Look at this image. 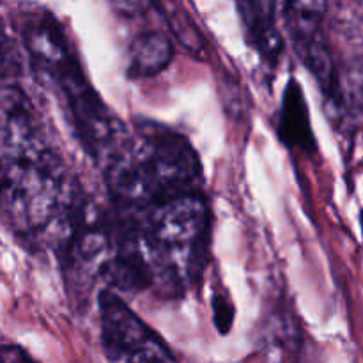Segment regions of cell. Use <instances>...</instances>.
Listing matches in <instances>:
<instances>
[{
    "instance_id": "obj_14",
    "label": "cell",
    "mask_w": 363,
    "mask_h": 363,
    "mask_svg": "<svg viewBox=\"0 0 363 363\" xmlns=\"http://www.w3.org/2000/svg\"><path fill=\"white\" fill-rule=\"evenodd\" d=\"M152 0H110L117 14L124 18H138L151 9Z\"/></svg>"
},
{
    "instance_id": "obj_3",
    "label": "cell",
    "mask_w": 363,
    "mask_h": 363,
    "mask_svg": "<svg viewBox=\"0 0 363 363\" xmlns=\"http://www.w3.org/2000/svg\"><path fill=\"white\" fill-rule=\"evenodd\" d=\"M18 28L32 69L55 89L82 147L101 165L126 126L92 87L62 23L48 9H23Z\"/></svg>"
},
{
    "instance_id": "obj_15",
    "label": "cell",
    "mask_w": 363,
    "mask_h": 363,
    "mask_svg": "<svg viewBox=\"0 0 363 363\" xmlns=\"http://www.w3.org/2000/svg\"><path fill=\"white\" fill-rule=\"evenodd\" d=\"M34 358L20 346H0V362H30Z\"/></svg>"
},
{
    "instance_id": "obj_13",
    "label": "cell",
    "mask_w": 363,
    "mask_h": 363,
    "mask_svg": "<svg viewBox=\"0 0 363 363\" xmlns=\"http://www.w3.org/2000/svg\"><path fill=\"white\" fill-rule=\"evenodd\" d=\"M211 305H213V321H215L216 330H218L222 335H227V333L230 332V328H233L234 314H236L229 294L218 291V293H215V296H213Z\"/></svg>"
},
{
    "instance_id": "obj_1",
    "label": "cell",
    "mask_w": 363,
    "mask_h": 363,
    "mask_svg": "<svg viewBox=\"0 0 363 363\" xmlns=\"http://www.w3.org/2000/svg\"><path fill=\"white\" fill-rule=\"evenodd\" d=\"M87 202L82 184L52 145L0 165V218L28 252H59Z\"/></svg>"
},
{
    "instance_id": "obj_5",
    "label": "cell",
    "mask_w": 363,
    "mask_h": 363,
    "mask_svg": "<svg viewBox=\"0 0 363 363\" xmlns=\"http://www.w3.org/2000/svg\"><path fill=\"white\" fill-rule=\"evenodd\" d=\"M101 319V344L112 362H174L165 340L145 325L113 289L98 296Z\"/></svg>"
},
{
    "instance_id": "obj_7",
    "label": "cell",
    "mask_w": 363,
    "mask_h": 363,
    "mask_svg": "<svg viewBox=\"0 0 363 363\" xmlns=\"http://www.w3.org/2000/svg\"><path fill=\"white\" fill-rule=\"evenodd\" d=\"M245 32L262 62L275 67L284 52V39L277 28L279 0H236Z\"/></svg>"
},
{
    "instance_id": "obj_8",
    "label": "cell",
    "mask_w": 363,
    "mask_h": 363,
    "mask_svg": "<svg viewBox=\"0 0 363 363\" xmlns=\"http://www.w3.org/2000/svg\"><path fill=\"white\" fill-rule=\"evenodd\" d=\"M277 133L286 147L298 149L308 155L318 151V142L314 138L311 116H308V105L305 101L303 89L296 78H289L284 89Z\"/></svg>"
},
{
    "instance_id": "obj_2",
    "label": "cell",
    "mask_w": 363,
    "mask_h": 363,
    "mask_svg": "<svg viewBox=\"0 0 363 363\" xmlns=\"http://www.w3.org/2000/svg\"><path fill=\"white\" fill-rule=\"evenodd\" d=\"M112 208L140 211L179 191L202 188V163L184 135L155 121L124 131L101 163Z\"/></svg>"
},
{
    "instance_id": "obj_6",
    "label": "cell",
    "mask_w": 363,
    "mask_h": 363,
    "mask_svg": "<svg viewBox=\"0 0 363 363\" xmlns=\"http://www.w3.org/2000/svg\"><path fill=\"white\" fill-rule=\"evenodd\" d=\"M39 113L18 84H0V165L46 147Z\"/></svg>"
},
{
    "instance_id": "obj_12",
    "label": "cell",
    "mask_w": 363,
    "mask_h": 363,
    "mask_svg": "<svg viewBox=\"0 0 363 363\" xmlns=\"http://www.w3.org/2000/svg\"><path fill=\"white\" fill-rule=\"evenodd\" d=\"M163 16H167V20H169V25L170 28H172V32L176 34V38L179 39L181 45L184 46V48H188L190 52H201L202 46H204V43H202V35L199 34L197 27L195 25H191L190 18L186 16L184 13H181V11H163Z\"/></svg>"
},
{
    "instance_id": "obj_4",
    "label": "cell",
    "mask_w": 363,
    "mask_h": 363,
    "mask_svg": "<svg viewBox=\"0 0 363 363\" xmlns=\"http://www.w3.org/2000/svg\"><path fill=\"white\" fill-rule=\"evenodd\" d=\"M119 213L137 230L152 287L174 298L201 282L211 236V209L202 188L163 197L140 211Z\"/></svg>"
},
{
    "instance_id": "obj_9",
    "label": "cell",
    "mask_w": 363,
    "mask_h": 363,
    "mask_svg": "<svg viewBox=\"0 0 363 363\" xmlns=\"http://www.w3.org/2000/svg\"><path fill=\"white\" fill-rule=\"evenodd\" d=\"M174 59V46L169 35L160 30L142 32L130 46L128 77L133 80L152 78L165 71Z\"/></svg>"
},
{
    "instance_id": "obj_11",
    "label": "cell",
    "mask_w": 363,
    "mask_h": 363,
    "mask_svg": "<svg viewBox=\"0 0 363 363\" xmlns=\"http://www.w3.org/2000/svg\"><path fill=\"white\" fill-rule=\"evenodd\" d=\"M23 59L18 43L0 27V84H18L23 73Z\"/></svg>"
},
{
    "instance_id": "obj_10",
    "label": "cell",
    "mask_w": 363,
    "mask_h": 363,
    "mask_svg": "<svg viewBox=\"0 0 363 363\" xmlns=\"http://www.w3.org/2000/svg\"><path fill=\"white\" fill-rule=\"evenodd\" d=\"M326 11H328V0H286L284 7L286 25L296 52L325 38L323 23H325Z\"/></svg>"
}]
</instances>
